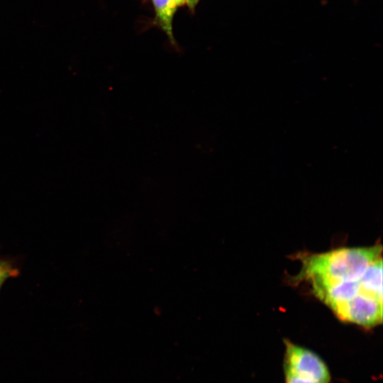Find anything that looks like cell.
Wrapping results in <instances>:
<instances>
[{
	"mask_svg": "<svg viewBox=\"0 0 383 383\" xmlns=\"http://www.w3.org/2000/svg\"><path fill=\"white\" fill-rule=\"evenodd\" d=\"M283 372L313 383H331V373L326 361L312 350L283 340Z\"/></svg>",
	"mask_w": 383,
	"mask_h": 383,
	"instance_id": "obj_2",
	"label": "cell"
},
{
	"mask_svg": "<svg viewBox=\"0 0 383 383\" xmlns=\"http://www.w3.org/2000/svg\"><path fill=\"white\" fill-rule=\"evenodd\" d=\"M293 284L304 283L342 322L369 330L382 323V245L300 252Z\"/></svg>",
	"mask_w": 383,
	"mask_h": 383,
	"instance_id": "obj_1",
	"label": "cell"
},
{
	"mask_svg": "<svg viewBox=\"0 0 383 383\" xmlns=\"http://www.w3.org/2000/svg\"><path fill=\"white\" fill-rule=\"evenodd\" d=\"M284 383H313V382L299 379L291 374H286V373H284Z\"/></svg>",
	"mask_w": 383,
	"mask_h": 383,
	"instance_id": "obj_5",
	"label": "cell"
},
{
	"mask_svg": "<svg viewBox=\"0 0 383 383\" xmlns=\"http://www.w3.org/2000/svg\"><path fill=\"white\" fill-rule=\"evenodd\" d=\"M156 11V16L162 28L170 39L173 40L172 19L177 9L186 0H152Z\"/></svg>",
	"mask_w": 383,
	"mask_h": 383,
	"instance_id": "obj_3",
	"label": "cell"
},
{
	"mask_svg": "<svg viewBox=\"0 0 383 383\" xmlns=\"http://www.w3.org/2000/svg\"><path fill=\"white\" fill-rule=\"evenodd\" d=\"M199 0H186V4L188 6L193 9Z\"/></svg>",
	"mask_w": 383,
	"mask_h": 383,
	"instance_id": "obj_6",
	"label": "cell"
},
{
	"mask_svg": "<svg viewBox=\"0 0 383 383\" xmlns=\"http://www.w3.org/2000/svg\"><path fill=\"white\" fill-rule=\"evenodd\" d=\"M15 273L13 268L7 263L0 261V285L6 278L13 276Z\"/></svg>",
	"mask_w": 383,
	"mask_h": 383,
	"instance_id": "obj_4",
	"label": "cell"
}]
</instances>
